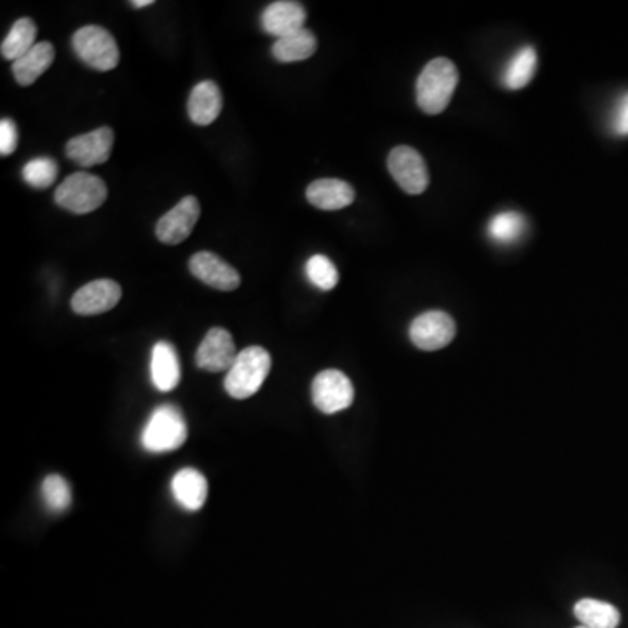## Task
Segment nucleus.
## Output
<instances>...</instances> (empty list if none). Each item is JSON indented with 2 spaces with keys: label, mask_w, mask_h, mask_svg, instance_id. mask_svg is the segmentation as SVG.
I'll list each match as a JSON object with an SVG mask.
<instances>
[{
  "label": "nucleus",
  "mask_w": 628,
  "mask_h": 628,
  "mask_svg": "<svg viewBox=\"0 0 628 628\" xmlns=\"http://www.w3.org/2000/svg\"><path fill=\"white\" fill-rule=\"evenodd\" d=\"M458 82V69L451 60L447 58L431 60L417 79V105L430 116L442 114L451 102Z\"/></svg>",
  "instance_id": "obj_1"
},
{
  "label": "nucleus",
  "mask_w": 628,
  "mask_h": 628,
  "mask_svg": "<svg viewBox=\"0 0 628 628\" xmlns=\"http://www.w3.org/2000/svg\"><path fill=\"white\" fill-rule=\"evenodd\" d=\"M271 370V355L260 346H250L238 353L233 367L227 370L226 391L236 400H245L262 388Z\"/></svg>",
  "instance_id": "obj_2"
},
{
  "label": "nucleus",
  "mask_w": 628,
  "mask_h": 628,
  "mask_svg": "<svg viewBox=\"0 0 628 628\" xmlns=\"http://www.w3.org/2000/svg\"><path fill=\"white\" fill-rule=\"evenodd\" d=\"M187 423L175 405H161L152 412L142 430V447L152 454H164L182 447L187 440Z\"/></svg>",
  "instance_id": "obj_3"
},
{
  "label": "nucleus",
  "mask_w": 628,
  "mask_h": 628,
  "mask_svg": "<svg viewBox=\"0 0 628 628\" xmlns=\"http://www.w3.org/2000/svg\"><path fill=\"white\" fill-rule=\"evenodd\" d=\"M107 196L109 191L102 178L86 171H77L65 178L56 189L55 201L56 205L69 212L86 215L98 210L105 203Z\"/></svg>",
  "instance_id": "obj_4"
},
{
  "label": "nucleus",
  "mask_w": 628,
  "mask_h": 628,
  "mask_svg": "<svg viewBox=\"0 0 628 628\" xmlns=\"http://www.w3.org/2000/svg\"><path fill=\"white\" fill-rule=\"evenodd\" d=\"M76 55L91 69L109 72L119 65V46L109 30L88 25L77 30L72 39Z\"/></svg>",
  "instance_id": "obj_5"
},
{
  "label": "nucleus",
  "mask_w": 628,
  "mask_h": 628,
  "mask_svg": "<svg viewBox=\"0 0 628 628\" xmlns=\"http://www.w3.org/2000/svg\"><path fill=\"white\" fill-rule=\"evenodd\" d=\"M311 395L316 409L323 414H337L353 403L355 388L341 370H323L314 377Z\"/></svg>",
  "instance_id": "obj_6"
},
{
  "label": "nucleus",
  "mask_w": 628,
  "mask_h": 628,
  "mask_svg": "<svg viewBox=\"0 0 628 628\" xmlns=\"http://www.w3.org/2000/svg\"><path fill=\"white\" fill-rule=\"evenodd\" d=\"M388 168L396 184L407 194H423L430 184L423 156L407 145L395 147L388 157Z\"/></svg>",
  "instance_id": "obj_7"
},
{
  "label": "nucleus",
  "mask_w": 628,
  "mask_h": 628,
  "mask_svg": "<svg viewBox=\"0 0 628 628\" xmlns=\"http://www.w3.org/2000/svg\"><path fill=\"white\" fill-rule=\"evenodd\" d=\"M410 341L423 351H437L451 344L456 337V323L442 311H428L419 314L410 323Z\"/></svg>",
  "instance_id": "obj_8"
},
{
  "label": "nucleus",
  "mask_w": 628,
  "mask_h": 628,
  "mask_svg": "<svg viewBox=\"0 0 628 628\" xmlns=\"http://www.w3.org/2000/svg\"><path fill=\"white\" fill-rule=\"evenodd\" d=\"M199 213L201 206L198 199L194 196L182 199L157 222V239L164 245H180L191 236L192 229L198 224Z\"/></svg>",
  "instance_id": "obj_9"
},
{
  "label": "nucleus",
  "mask_w": 628,
  "mask_h": 628,
  "mask_svg": "<svg viewBox=\"0 0 628 628\" xmlns=\"http://www.w3.org/2000/svg\"><path fill=\"white\" fill-rule=\"evenodd\" d=\"M236 344L226 328H210L196 351V365L206 372H227L236 360Z\"/></svg>",
  "instance_id": "obj_10"
},
{
  "label": "nucleus",
  "mask_w": 628,
  "mask_h": 628,
  "mask_svg": "<svg viewBox=\"0 0 628 628\" xmlns=\"http://www.w3.org/2000/svg\"><path fill=\"white\" fill-rule=\"evenodd\" d=\"M112 145H114V131L110 130L109 126H103V128L69 140V144L65 147V154L82 168H91L96 164L109 161Z\"/></svg>",
  "instance_id": "obj_11"
},
{
  "label": "nucleus",
  "mask_w": 628,
  "mask_h": 628,
  "mask_svg": "<svg viewBox=\"0 0 628 628\" xmlns=\"http://www.w3.org/2000/svg\"><path fill=\"white\" fill-rule=\"evenodd\" d=\"M121 285L112 280L91 281L72 297V309L81 316H95L116 308L121 301Z\"/></svg>",
  "instance_id": "obj_12"
},
{
  "label": "nucleus",
  "mask_w": 628,
  "mask_h": 628,
  "mask_svg": "<svg viewBox=\"0 0 628 628\" xmlns=\"http://www.w3.org/2000/svg\"><path fill=\"white\" fill-rule=\"evenodd\" d=\"M189 269L199 281L222 292H233L241 283L238 271L212 252H198L192 255Z\"/></svg>",
  "instance_id": "obj_13"
},
{
  "label": "nucleus",
  "mask_w": 628,
  "mask_h": 628,
  "mask_svg": "<svg viewBox=\"0 0 628 628\" xmlns=\"http://www.w3.org/2000/svg\"><path fill=\"white\" fill-rule=\"evenodd\" d=\"M306 18L308 14L302 4L292 2V0H280V2L269 4L264 9V13L260 16V25L266 34L281 39L302 30Z\"/></svg>",
  "instance_id": "obj_14"
},
{
  "label": "nucleus",
  "mask_w": 628,
  "mask_h": 628,
  "mask_svg": "<svg viewBox=\"0 0 628 628\" xmlns=\"http://www.w3.org/2000/svg\"><path fill=\"white\" fill-rule=\"evenodd\" d=\"M355 196V189L339 178H321L309 185L306 191L309 203L327 212L346 208L355 201Z\"/></svg>",
  "instance_id": "obj_15"
},
{
  "label": "nucleus",
  "mask_w": 628,
  "mask_h": 628,
  "mask_svg": "<svg viewBox=\"0 0 628 628\" xmlns=\"http://www.w3.org/2000/svg\"><path fill=\"white\" fill-rule=\"evenodd\" d=\"M171 492L175 501L187 512H198L208 498V482L205 475L194 468L178 471L171 480Z\"/></svg>",
  "instance_id": "obj_16"
},
{
  "label": "nucleus",
  "mask_w": 628,
  "mask_h": 628,
  "mask_svg": "<svg viewBox=\"0 0 628 628\" xmlns=\"http://www.w3.org/2000/svg\"><path fill=\"white\" fill-rule=\"evenodd\" d=\"M151 379L157 390L163 393H170L180 383L177 349L173 348L170 342H157L152 348Z\"/></svg>",
  "instance_id": "obj_17"
},
{
  "label": "nucleus",
  "mask_w": 628,
  "mask_h": 628,
  "mask_svg": "<svg viewBox=\"0 0 628 628\" xmlns=\"http://www.w3.org/2000/svg\"><path fill=\"white\" fill-rule=\"evenodd\" d=\"M222 93L213 81L199 82L194 86L187 103V112L194 124L208 126L212 124L222 112Z\"/></svg>",
  "instance_id": "obj_18"
},
{
  "label": "nucleus",
  "mask_w": 628,
  "mask_h": 628,
  "mask_svg": "<svg viewBox=\"0 0 628 628\" xmlns=\"http://www.w3.org/2000/svg\"><path fill=\"white\" fill-rule=\"evenodd\" d=\"M55 62V46L51 42H37L27 55L13 63V74L20 86H30Z\"/></svg>",
  "instance_id": "obj_19"
},
{
  "label": "nucleus",
  "mask_w": 628,
  "mask_h": 628,
  "mask_svg": "<svg viewBox=\"0 0 628 628\" xmlns=\"http://www.w3.org/2000/svg\"><path fill=\"white\" fill-rule=\"evenodd\" d=\"M318 42L313 32L308 28H302L295 34L276 39L271 48L274 58L281 63H294L308 60L316 53Z\"/></svg>",
  "instance_id": "obj_20"
},
{
  "label": "nucleus",
  "mask_w": 628,
  "mask_h": 628,
  "mask_svg": "<svg viewBox=\"0 0 628 628\" xmlns=\"http://www.w3.org/2000/svg\"><path fill=\"white\" fill-rule=\"evenodd\" d=\"M574 616L578 618L581 627L587 628H616L620 625V611L608 602L597 599H581L574 606Z\"/></svg>",
  "instance_id": "obj_21"
},
{
  "label": "nucleus",
  "mask_w": 628,
  "mask_h": 628,
  "mask_svg": "<svg viewBox=\"0 0 628 628\" xmlns=\"http://www.w3.org/2000/svg\"><path fill=\"white\" fill-rule=\"evenodd\" d=\"M37 39V25L30 18H20L14 23L6 39L2 41V58H6L9 62L20 60L21 56L27 55L30 49L35 46Z\"/></svg>",
  "instance_id": "obj_22"
},
{
  "label": "nucleus",
  "mask_w": 628,
  "mask_h": 628,
  "mask_svg": "<svg viewBox=\"0 0 628 628\" xmlns=\"http://www.w3.org/2000/svg\"><path fill=\"white\" fill-rule=\"evenodd\" d=\"M536 69H538L536 51L531 46L522 48L506 65L505 72H503V84L512 91L526 88L527 84L533 81Z\"/></svg>",
  "instance_id": "obj_23"
},
{
  "label": "nucleus",
  "mask_w": 628,
  "mask_h": 628,
  "mask_svg": "<svg viewBox=\"0 0 628 628\" xmlns=\"http://www.w3.org/2000/svg\"><path fill=\"white\" fill-rule=\"evenodd\" d=\"M527 220L517 212L498 213L492 217L487 227V233L499 245L517 243L526 234Z\"/></svg>",
  "instance_id": "obj_24"
},
{
  "label": "nucleus",
  "mask_w": 628,
  "mask_h": 628,
  "mask_svg": "<svg viewBox=\"0 0 628 628\" xmlns=\"http://www.w3.org/2000/svg\"><path fill=\"white\" fill-rule=\"evenodd\" d=\"M42 501L53 513H63L72 505L70 485L62 475H48L41 487Z\"/></svg>",
  "instance_id": "obj_25"
},
{
  "label": "nucleus",
  "mask_w": 628,
  "mask_h": 628,
  "mask_svg": "<svg viewBox=\"0 0 628 628\" xmlns=\"http://www.w3.org/2000/svg\"><path fill=\"white\" fill-rule=\"evenodd\" d=\"M21 177L34 189H48L58 177V164L51 157H37L23 166Z\"/></svg>",
  "instance_id": "obj_26"
},
{
  "label": "nucleus",
  "mask_w": 628,
  "mask_h": 628,
  "mask_svg": "<svg viewBox=\"0 0 628 628\" xmlns=\"http://www.w3.org/2000/svg\"><path fill=\"white\" fill-rule=\"evenodd\" d=\"M306 276L313 283L314 287L320 290H334L335 285L339 283V273L334 262L325 257V255H313L306 264Z\"/></svg>",
  "instance_id": "obj_27"
},
{
  "label": "nucleus",
  "mask_w": 628,
  "mask_h": 628,
  "mask_svg": "<svg viewBox=\"0 0 628 628\" xmlns=\"http://www.w3.org/2000/svg\"><path fill=\"white\" fill-rule=\"evenodd\" d=\"M18 145V128L11 119L0 121V154L9 156L16 151Z\"/></svg>",
  "instance_id": "obj_28"
},
{
  "label": "nucleus",
  "mask_w": 628,
  "mask_h": 628,
  "mask_svg": "<svg viewBox=\"0 0 628 628\" xmlns=\"http://www.w3.org/2000/svg\"><path fill=\"white\" fill-rule=\"evenodd\" d=\"M611 128L616 135L628 137V93H625L616 103L613 119H611Z\"/></svg>",
  "instance_id": "obj_29"
},
{
  "label": "nucleus",
  "mask_w": 628,
  "mask_h": 628,
  "mask_svg": "<svg viewBox=\"0 0 628 628\" xmlns=\"http://www.w3.org/2000/svg\"><path fill=\"white\" fill-rule=\"evenodd\" d=\"M131 6L135 9H142V7L152 6V0H135V2H131Z\"/></svg>",
  "instance_id": "obj_30"
},
{
  "label": "nucleus",
  "mask_w": 628,
  "mask_h": 628,
  "mask_svg": "<svg viewBox=\"0 0 628 628\" xmlns=\"http://www.w3.org/2000/svg\"><path fill=\"white\" fill-rule=\"evenodd\" d=\"M576 628H587V627H576Z\"/></svg>",
  "instance_id": "obj_31"
}]
</instances>
